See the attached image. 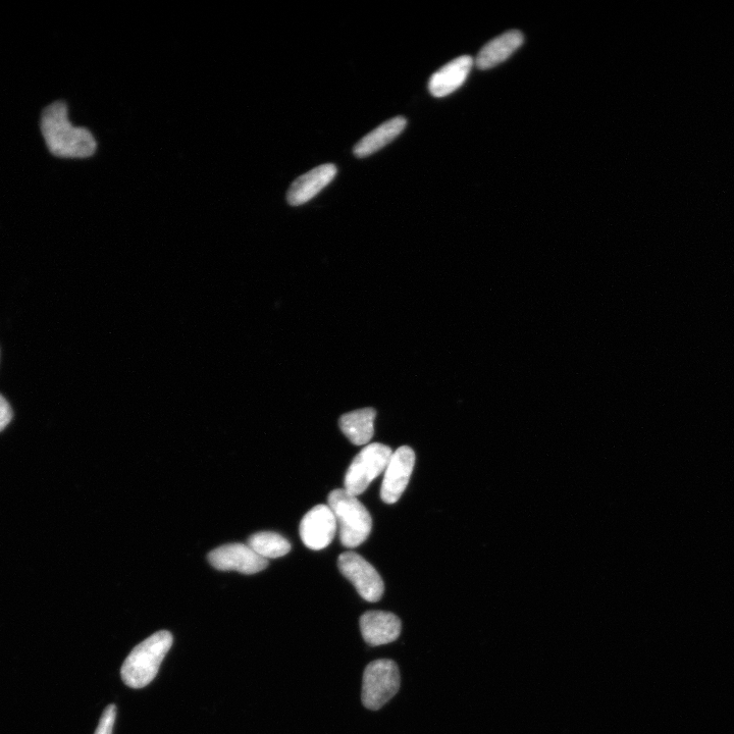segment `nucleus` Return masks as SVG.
Returning a JSON list of instances; mask_svg holds the SVG:
<instances>
[{"mask_svg":"<svg viewBox=\"0 0 734 734\" xmlns=\"http://www.w3.org/2000/svg\"><path fill=\"white\" fill-rule=\"evenodd\" d=\"M13 411L7 399L0 394V432H3L11 423Z\"/></svg>","mask_w":734,"mask_h":734,"instance_id":"nucleus-18","label":"nucleus"},{"mask_svg":"<svg viewBox=\"0 0 734 734\" xmlns=\"http://www.w3.org/2000/svg\"><path fill=\"white\" fill-rule=\"evenodd\" d=\"M328 503L336 517L342 545L351 549L362 545L373 529L370 512L357 497L342 489L333 491Z\"/></svg>","mask_w":734,"mask_h":734,"instance_id":"nucleus-3","label":"nucleus"},{"mask_svg":"<svg viewBox=\"0 0 734 734\" xmlns=\"http://www.w3.org/2000/svg\"><path fill=\"white\" fill-rule=\"evenodd\" d=\"M400 672L397 664L380 659L366 666L362 683V703L370 710H380L400 689Z\"/></svg>","mask_w":734,"mask_h":734,"instance_id":"nucleus-4","label":"nucleus"},{"mask_svg":"<svg viewBox=\"0 0 734 734\" xmlns=\"http://www.w3.org/2000/svg\"><path fill=\"white\" fill-rule=\"evenodd\" d=\"M393 452L386 445L375 443L363 448L349 466L345 480V491L358 497L383 473L387 468Z\"/></svg>","mask_w":734,"mask_h":734,"instance_id":"nucleus-5","label":"nucleus"},{"mask_svg":"<svg viewBox=\"0 0 734 734\" xmlns=\"http://www.w3.org/2000/svg\"><path fill=\"white\" fill-rule=\"evenodd\" d=\"M173 642L174 638L170 632L161 631L137 645L122 666L121 675L124 683L136 690L152 683Z\"/></svg>","mask_w":734,"mask_h":734,"instance_id":"nucleus-2","label":"nucleus"},{"mask_svg":"<svg viewBox=\"0 0 734 734\" xmlns=\"http://www.w3.org/2000/svg\"><path fill=\"white\" fill-rule=\"evenodd\" d=\"M523 43L519 31H509L486 44L476 59L480 70H489L506 61Z\"/></svg>","mask_w":734,"mask_h":734,"instance_id":"nucleus-13","label":"nucleus"},{"mask_svg":"<svg viewBox=\"0 0 734 734\" xmlns=\"http://www.w3.org/2000/svg\"><path fill=\"white\" fill-rule=\"evenodd\" d=\"M208 561L221 571L255 574L269 566L268 559L259 556L248 545L229 544L208 554Z\"/></svg>","mask_w":734,"mask_h":734,"instance_id":"nucleus-8","label":"nucleus"},{"mask_svg":"<svg viewBox=\"0 0 734 734\" xmlns=\"http://www.w3.org/2000/svg\"><path fill=\"white\" fill-rule=\"evenodd\" d=\"M338 567L365 601L376 603L382 599L385 585L381 575L363 557L354 552H345L339 556Z\"/></svg>","mask_w":734,"mask_h":734,"instance_id":"nucleus-6","label":"nucleus"},{"mask_svg":"<svg viewBox=\"0 0 734 734\" xmlns=\"http://www.w3.org/2000/svg\"><path fill=\"white\" fill-rule=\"evenodd\" d=\"M116 717V705H110L106 709H104L94 734H113Z\"/></svg>","mask_w":734,"mask_h":734,"instance_id":"nucleus-17","label":"nucleus"},{"mask_svg":"<svg viewBox=\"0 0 734 734\" xmlns=\"http://www.w3.org/2000/svg\"><path fill=\"white\" fill-rule=\"evenodd\" d=\"M248 546L259 556L266 559H276L287 555L291 551V544L283 536L262 532L251 536Z\"/></svg>","mask_w":734,"mask_h":734,"instance_id":"nucleus-16","label":"nucleus"},{"mask_svg":"<svg viewBox=\"0 0 734 734\" xmlns=\"http://www.w3.org/2000/svg\"><path fill=\"white\" fill-rule=\"evenodd\" d=\"M407 121L403 117L391 119L371 133L364 136L355 146L353 152L357 157L370 156L381 150L397 138L405 129Z\"/></svg>","mask_w":734,"mask_h":734,"instance_id":"nucleus-15","label":"nucleus"},{"mask_svg":"<svg viewBox=\"0 0 734 734\" xmlns=\"http://www.w3.org/2000/svg\"><path fill=\"white\" fill-rule=\"evenodd\" d=\"M401 620L395 614L370 611L360 618V629L364 641L377 647L395 642L401 634Z\"/></svg>","mask_w":734,"mask_h":734,"instance_id":"nucleus-10","label":"nucleus"},{"mask_svg":"<svg viewBox=\"0 0 734 734\" xmlns=\"http://www.w3.org/2000/svg\"><path fill=\"white\" fill-rule=\"evenodd\" d=\"M415 464V453L407 446L393 452L385 470L381 498L386 504L400 500L410 481Z\"/></svg>","mask_w":734,"mask_h":734,"instance_id":"nucleus-9","label":"nucleus"},{"mask_svg":"<svg viewBox=\"0 0 734 734\" xmlns=\"http://www.w3.org/2000/svg\"><path fill=\"white\" fill-rule=\"evenodd\" d=\"M474 66L473 58L459 57L434 73L429 81V90L437 98H443L459 89Z\"/></svg>","mask_w":734,"mask_h":734,"instance_id":"nucleus-12","label":"nucleus"},{"mask_svg":"<svg viewBox=\"0 0 734 734\" xmlns=\"http://www.w3.org/2000/svg\"><path fill=\"white\" fill-rule=\"evenodd\" d=\"M337 168L333 164L322 165L297 178L287 194L290 205L299 206L317 196L336 177Z\"/></svg>","mask_w":734,"mask_h":734,"instance_id":"nucleus-11","label":"nucleus"},{"mask_svg":"<svg viewBox=\"0 0 734 734\" xmlns=\"http://www.w3.org/2000/svg\"><path fill=\"white\" fill-rule=\"evenodd\" d=\"M40 128L48 150L62 159H87L96 151L94 136L88 129L70 122L64 101H56L44 109Z\"/></svg>","mask_w":734,"mask_h":734,"instance_id":"nucleus-1","label":"nucleus"},{"mask_svg":"<svg viewBox=\"0 0 734 734\" xmlns=\"http://www.w3.org/2000/svg\"><path fill=\"white\" fill-rule=\"evenodd\" d=\"M376 415L377 412L373 408H363L346 413L340 418V429L352 444L365 445L375 435Z\"/></svg>","mask_w":734,"mask_h":734,"instance_id":"nucleus-14","label":"nucleus"},{"mask_svg":"<svg viewBox=\"0 0 734 734\" xmlns=\"http://www.w3.org/2000/svg\"><path fill=\"white\" fill-rule=\"evenodd\" d=\"M337 527L336 517L329 505H317L301 520L300 537L307 548L323 550L333 542Z\"/></svg>","mask_w":734,"mask_h":734,"instance_id":"nucleus-7","label":"nucleus"}]
</instances>
